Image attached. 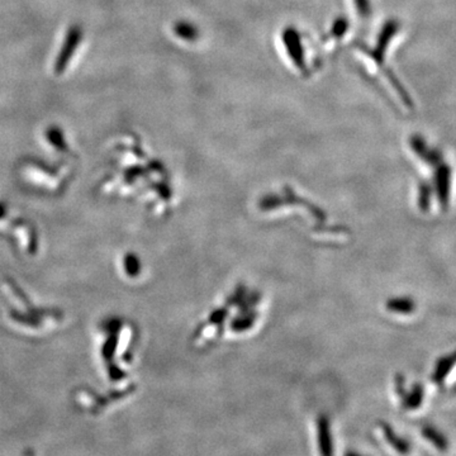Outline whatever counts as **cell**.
<instances>
[{"label":"cell","instance_id":"6da1fadb","mask_svg":"<svg viewBox=\"0 0 456 456\" xmlns=\"http://www.w3.org/2000/svg\"><path fill=\"white\" fill-rule=\"evenodd\" d=\"M282 40L284 43L286 53L291 57L293 65L297 67L300 73L307 71V65H305V57H304L303 43L300 34L294 27H286L283 34H282Z\"/></svg>","mask_w":456,"mask_h":456},{"label":"cell","instance_id":"7a4b0ae2","mask_svg":"<svg viewBox=\"0 0 456 456\" xmlns=\"http://www.w3.org/2000/svg\"><path fill=\"white\" fill-rule=\"evenodd\" d=\"M399 27L401 26H399L397 20H388L382 28L379 36H378L377 45L371 51H368L371 56V59L374 60L380 67H384V57H385V53H387V48L389 46L392 39L398 34Z\"/></svg>","mask_w":456,"mask_h":456},{"label":"cell","instance_id":"3957f363","mask_svg":"<svg viewBox=\"0 0 456 456\" xmlns=\"http://www.w3.org/2000/svg\"><path fill=\"white\" fill-rule=\"evenodd\" d=\"M81 37H83V32H81L79 27L74 26L69 29V34H67V39H65V43L61 48V53H60L57 60H56V65H55L56 73H64L69 61L75 53V50L79 46Z\"/></svg>","mask_w":456,"mask_h":456},{"label":"cell","instance_id":"277c9868","mask_svg":"<svg viewBox=\"0 0 456 456\" xmlns=\"http://www.w3.org/2000/svg\"><path fill=\"white\" fill-rule=\"evenodd\" d=\"M435 186L440 205L443 209H448L451 186V167L445 161L435 166Z\"/></svg>","mask_w":456,"mask_h":456},{"label":"cell","instance_id":"5b68a950","mask_svg":"<svg viewBox=\"0 0 456 456\" xmlns=\"http://www.w3.org/2000/svg\"><path fill=\"white\" fill-rule=\"evenodd\" d=\"M410 147L420 159L423 160L427 165L435 166L443 163V153L436 148H430L421 136L410 137Z\"/></svg>","mask_w":456,"mask_h":456},{"label":"cell","instance_id":"8992f818","mask_svg":"<svg viewBox=\"0 0 456 456\" xmlns=\"http://www.w3.org/2000/svg\"><path fill=\"white\" fill-rule=\"evenodd\" d=\"M318 450L321 456H333V440L331 435L330 420L324 415H321L317 420Z\"/></svg>","mask_w":456,"mask_h":456},{"label":"cell","instance_id":"52a82bcc","mask_svg":"<svg viewBox=\"0 0 456 456\" xmlns=\"http://www.w3.org/2000/svg\"><path fill=\"white\" fill-rule=\"evenodd\" d=\"M379 427L383 432L384 438L387 440V443H389L393 449L397 451L398 454L401 455H408L410 452V445L407 443L403 438L398 436L394 430L390 427L388 423L380 422Z\"/></svg>","mask_w":456,"mask_h":456},{"label":"cell","instance_id":"ba28073f","mask_svg":"<svg viewBox=\"0 0 456 456\" xmlns=\"http://www.w3.org/2000/svg\"><path fill=\"white\" fill-rule=\"evenodd\" d=\"M456 364V352L451 354L449 357H443L437 361L436 369L432 375V380L435 383H441L445 378L448 377L451 369Z\"/></svg>","mask_w":456,"mask_h":456},{"label":"cell","instance_id":"9c48e42d","mask_svg":"<svg viewBox=\"0 0 456 456\" xmlns=\"http://www.w3.org/2000/svg\"><path fill=\"white\" fill-rule=\"evenodd\" d=\"M174 32L178 36L179 39L188 41V42H194V41L198 40V28L195 25H193L191 22H186V20L178 22L174 27Z\"/></svg>","mask_w":456,"mask_h":456},{"label":"cell","instance_id":"30bf717a","mask_svg":"<svg viewBox=\"0 0 456 456\" xmlns=\"http://www.w3.org/2000/svg\"><path fill=\"white\" fill-rule=\"evenodd\" d=\"M422 435L424 438H427L437 450L440 451H446L448 448H449V443H448V440L438 432V431L435 430L434 427L431 426H424L422 429Z\"/></svg>","mask_w":456,"mask_h":456},{"label":"cell","instance_id":"8fae6325","mask_svg":"<svg viewBox=\"0 0 456 456\" xmlns=\"http://www.w3.org/2000/svg\"><path fill=\"white\" fill-rule=\"evenodd\" d=\"M402 399H403L404 408H407V410H416V408L420 407V404L422 403V387L420 384H416L410 393L406 392V394L402 397Z\"/></svg>","mask_w":456,"mask_h":456},{"label":"cell","instance_id":"7c38bea8","mask_svg":"<svg viewBox=\"0 0 456 456\" xmlns=\"http://www.w3.org/2000/svg\"><path fill=\"white\" fill-rule=\"evenodd\" d=\"M388 308L390 311L402 312V313H410L415 310V303L408 298H399L393 299L388 303Z\"/></svg>","mask_w":456,"mask_h":456},{"label":"cell","instance_id":"4fadbf2b","mask_svg":"<svg viewBox=\"0 0 456 456\" xmlns=\"http://www.w3.org/2000/svg\"><path fill=\"white\" fill-rule=\"evenodd\" d=\"M349 29V20L346 17H338V20H335L333 25L331 27V34L336 39H341L344 37L346 32Z\"/></svg>","mask_w":456,"mask_h":456},{"label":"cell","instance_id":"5bb4252c","mask_svg":"<svg viewBox=\"0 0 456 456\" xmlns=\"http://www.w3.org/2000/svg\"><path fill=\"white\" fill-rule=\"evenodd\" d=\"M430 198H431V188L427 183L422 181L420 184V198H418V202H420V208L422 211H427L429 207H430Z\"/></svg>","mask_w":456,"mask_h":456},{"label":"cell","instance_id":"9a60e30c","mask_svg":"<svg viewBox=\"0 0 456 456\" xmlns=\"http://www.w3.org/2000/svg\"><path fill=\"white\" fill-rule=\"evenodd\" d=\"M354 4L357 7V13L363 18H368L371 14V0H354Z\"/></svg>","mask_w":456,"mask_h":456},{"label":"cell","instance_id":"2e32d148","mask_svg":"<svg viewBox=\"0 0 456 456\" xmlns=\"http://www.w3.org/2000/svg\"><path fill=\"white\" fill-rule=\"evenodd\" d=\"M344 456H369L364 455V454H360V452H357V451H346Z\"/></svg>","mask_w":456,"mask_h":456}]
</instances>
